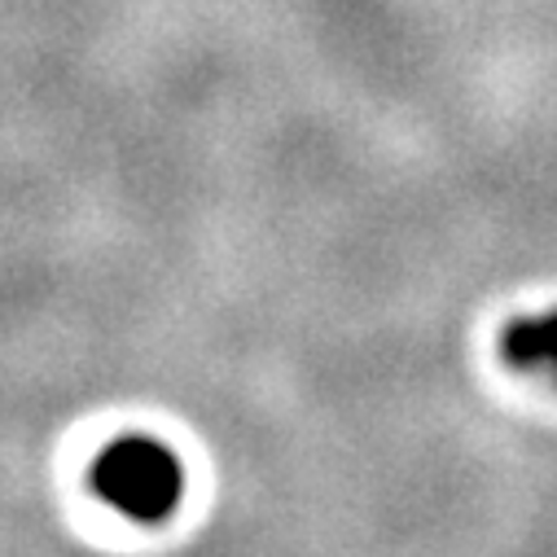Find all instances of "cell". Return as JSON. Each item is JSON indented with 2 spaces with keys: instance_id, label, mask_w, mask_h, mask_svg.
Listing matches in <instances>:
<instances>
[{
  "instance_id": "cell-1",
  "label": "cell",
  "mask_w": 557,
  "mask_h": 557,
  "mask_svg": "<svg viewBox=\"0 0 557 557\" xmlns=\"http://www.w3.org/2000/svg\"><path fill=\"white\" fill-rule=\"evenodd\" d=\"M92 492L132 522H168L185 500V466L154 435H119L110 440L88 470Z\"/></svg>"
},
{
  "instance_id": "cell-2",
  "label": "cell",
  "mask_w": 557,
  "mask_h": 557,
  "mask_svg": "<svg viewBox=\"0 0 557 557\" xmlns=\"http://www.w3.org/2000/svg\"><path fill=\"white\" fill-rule=\"evenodd\" d=\"M500 360L518 373H540L557 386V308L513 317L500 330Z\"/></svg>"
}]
</instances>
